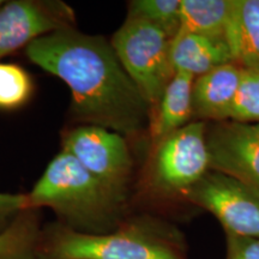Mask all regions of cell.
Segmentation results:
<instances>
[{
    "instance_id": "6da1fadb",
    "label": "cell",
    "mask_w": 259,
    "mask_h": 259,
    "mask_svg": "<svg viewBox=\"0 0 259 259\" xmlns=\"http://www.w3.org/2000/svg\"><path fill=\"white\" fill-rule=\"evenodd\" d=\"M28 59L69 87L72 112L85 125L120 135L144 130L150 106L102 36L61 29L25 47Z\"/></svg>"
},
{
    "instance_id": "7a4b0ae2",
    "label": "cell",
    "mask_w": 259,
    "mask_h": 259,
    "mask_svg": "<svg viewBox=\"0 0 259 259\" xmlns=\"http://www.w3.org/2000/svg\"><path fill=\"white\" fill-rule=\"evenodd\" d=\"M28 197V208L46 206L71 229L105 234L121 226L124 196L113 192L69 153L50 162Z\"/></svg>"
},
{
    "instance_id": "3957f363",
    "label": "cell",
    "mask_w": 259,
    "mask_h": 259,
    "mask_svg": "<svg viewBox=\"0 0 259 259\" xmlns=\"http://www.w3.org/2000/svg\"><path fill=\"white\" fill-rule=\"evenodd\" d=\"M38 259H181L176 245L156 226L121 225L114 232L88 234L60 222L42 227Z\"/></svg>"
},
{
    "instance_id": "277c9868",
    "label": "cell",
    "mask_w": 259,
    "mask_h": 259,
    "mask_svg": "<svg viewBox=\"0 0 259 259\" xmlns=\"http://www.w3.org/2000/svg\"><path fill=\"white\" fill-rule=\"evenodd\" d=\"M171 37L143 18L128 16L112 38L116 57L150 106H157L176 71L170 61Z\"/></svg>"
},
{
    "instance_id": "5b68a950",
    "label": "cell",
    "mask_w": 259,
    "mask_h": 259,
    "mask_svg": "<svg viewBox=\"0 0 259 259\" xmlns=\"http://www.w3.org/2000/svg\"><path fill=\"white\" fill-rule=\"evenodd\" d=\"M210 157L204 121H193L158 142L154 158V178L168 192L196 185L208 173Z\"/></svg>"
},
{
    "instance_id": "8992f818",
    "label": "cell",
    "mask_w": 259,
    "mask_h": 259,
    "mask_svg": "<svg viewBox=\"0 0 259 259\" xmlns=\"http://www.w3.org/2000/svg\"><path fill=\"white\" fill-rule=\"evenodd\" d=\"M63 150L106 187L125 197L132 160L122 135L100 126L82 125L67 132Z\"/></svg>"
},
{
    "instance_id": "52a82bcc",
    "label": "cell",
    "mask_w": 259,
    "mask_h": 259,
    "mask_svg": "<svg viewBox=\"0 0 259 259\" xmlns=\"http://www.w3.org/2000/svg\"><path fill=\"white\" fill-rule=\"evenodd\" d=\"M187 196L215 215L227 234L259 239V197L240 181L208 171L187 190Z\"/></svg>"
},
{
    "instance_id": "ba28073f",
    "label": "cell",
    "mask_w": 259,
    "mask_h": 259,
    "mask_svg": "<svg viewBox=\"0 0 259 259\" xmlns=\"http://www.w3.org/2000/svg\"><path fill=\"white\" fill-rule=\"evenodd\" d=\"M210 167L259 197V122L219 121L206 130Z\"/></svg>"
},
{
    "instance_id": "9c48e42d",
    "label": "cell",
    "mask_w": 259,
    "mask_h": 259,
    "mask_svg": "<svg viewBox=\"0 0 259 259\" xmlns=\"http://www.w3.org/2000/svg\"><path fill=\"white\" fill-rule=\"evenodd\" d=\"M74 14L60 2L15 0L0 6V58L36 38L73 28Z\"/></svg>"
},
{
    "instance_id": "30bf717a",
    "label": "cell",
    "mask_w": 259,
    "mask_h": 259,
    "mask_svg": "<svg viewBox=\"0 0 259 259\" xmlns=\"http://www.w3.org/2000/svg\"><path fill=\"white\" fill-rule=\"evenodd\" d=\"M241 78V67L225 64L199 76L193 83V114L200 119L225 121L229 119Z\"/></svg>"
},
{
    "instance_id": "8fae6325",
    "label": "cell",
    "mask_w": 259,
    "mask_h": 259,
    "mask_svg": "<svg viewBox=\"0 0 259 259\" xmlns=\"http://www.w3.org/2000/svg\"><path fill=\"white\" fill-rule=\"evenodd\" d=\"M170 61L176 72H186L193 77L234 63L226 38L203 36L181 29L170 41Z\"/></svg>"
},
{
    "instance_id": "7c38bea8",
    "label": "cell",
    "mask_w": 259,
    "mask_h": 259,
    "mask_svg": "<svg viewBox=\"0 0 259 259\" xmlns=\"http://www.w3.org/2000/svg\"><path fill=\"white\" fill-rule=\"evenodd\" d=\"M226 41L235 64L259 70V0H234Z\"/></svg>"
},
{
    "instance_id": "4fadbf2b",
    "label": "cell",
    "mask_w": 259,
    "mask_h": 259,
    "mask_svg": "<svg viewBox=\"0 0 259 259\" xmlns=\"http://www.w3.org/2000/svg\"><path fill=\"white\" fill-rule=\"evenodd\" d=\"M194 77L186 72H176L162 94L153 125V138L160 142L189 124L193 114L192 89Z\"/></svg>"
},
{
    "instance_id": "5bb4252c",
    "label": "cell",
    "mask_w": 259,
    "mask_h": 259,
    "mask_svg": "<svg viewBox=\"0 0 259 259\" xmlns=\"http://www.w3.org/2000/svg\"><path fill=\"white\" fill-rule=\"evenodd\" d=\"M234 0H180V28L203 36L226 38Z\"/></svg>"
},
{
    "instance_id": "9a60e30c",
    "label": "cell",
    "mask_w": 259,
    "mask_h": 259,
    "mask_svg": "<svg viewBox=\"0 0 259 259\" xmlns=\"http://www.w3.org/2000/svg\"><path fill=\"white\" fill-rule=\"evenodd\" d=\"M41 231L38 209L22 210L0 232V259H38Z\"/></svg>"
},
{
    "instance_id": "2e32d148",
    "label": "cell",
    "mask_w": 259,
    "mask_h": 259,
    "mask_svg": "<svg viewBox=\"0 0 259 259\" xmlns=\"http://www.w3.org/2000/svg\"><path fill=\"white\" fill-rule=\"evenodd\" d=\"M128 16L150 22L173 38L180 28V0H135Z\"/></svg>"
},
{
    "instance_id": "e0dca14e",
    "label": "cell",
    "mask_w": 259,
    "mask_h": 259,
    "mask_svg": "<svg viewBox=\"0 0 259 259\" xmlns=\"http://www.w3.org/2000/svg\"><path fill=\"white\" fill-rule=\"evenodd\" d=\"M31 93V78L23 67L0 63V109L19 108L28 101Z\"/></svg>"
},
{
    "instance_id": "ac0fdd59",
    "label": "cell",
    "mask_w": 259,
    "mask_h": 259,
    "mask_svg": "<svg viewBox=\"0 0 259 259\" xmlns=\"http://www.w3.org/2000/svg\"><path fill=\"white\" fill-rule=\"evenodd\" d=\"M229 119L239 122H259V70L242 69Z\"/></svg>"
},
{
    "instance_id": "d6986e66",
    "label": "cell",
    "mask_w": 259,
    "mask_h": 259,
    "mask_svg": "<svg viewBox=\"0 0 259 259\" xmlns=\"http://www.w3.org/2000/svg\"><path fill=\"white\" fill-rule=\"evenodd\" d=\"M227 259H259V239L227 234Z\"/></svg>"
},
{
    "instance_id": "ffe728a7",
    "label": "cell",
    "mask_w": 259,
    "mask_h": 259,
    "mask_svg": "<svg viewBox=\"0 0 259 259\" xmlns=\"http://www.w3.org/2000/svg\"><path fill=\"white\" fill-rule=\"evenodd\" d=\"M28 208L27 194L0 192V232L12 221L17 213Z\"/></svg>"
},
{
    "instance_id": "44dd1931",
    "label": "cell",
    "mask_w": 259,
    "mask_h": 259,
    "mask_svg": "<svg viewBox=\"0 0 259 259\" xmlns=\"http://www.w3.org/2000/svg\"><path fill=\"white\" fill-rule=\"evenodd\" d=\"M3 4H4V3H3V2H0V6H2Z\"/></svg>"
}]
</instances>
